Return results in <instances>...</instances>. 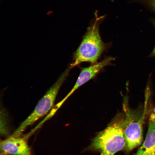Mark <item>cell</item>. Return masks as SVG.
Here are the masks:
<instances>
[{
  "mask_svg": "<svg viewBox=\"0 0 155 155\" xmlns=\"http://www.w3.org/2000/svg\"><path fill=\"white\" fill-rule=\"evenodd\" d=\"M154 113H155V109H154Z\"/></svg>",
  "mask_w": 155,
  "mask_h": 155,
  "instance_id": "cell-13",
  "label": "cell"
},
{
  "mask_svg": "<svg viewBox=\"0 0 155 155\" xmlns=\"http://www.w3.org/2000/svg\"><path fill=\"white\" fill-rule=\"evenodd\" d=\"M134 155H155V115L149 119L148 129L143 144Z\"/></svg>",
  "mask_w": 155,
  "mask_h": 155,
  "instance_id": "cell-7",
  "label": "cell"
},
{
  "mask_svg": "<svg viewBox=\"0 0 155 155\" xmlns=\"http://www.w3.org/2000/svg\"><path fill=\"white\" fill-rule=\"evenodd\" d=\"M153 23H154V26H155V21H154V22Z\"/></svg>",
  "mask_w": 155,
  "mask_h": 155,
  "instance_id": "cell-12",
  "label": "cell"
},
{
  "mask_svg": "<svg viewBox=\"0 0 155 155\" xmlns=\"http://www.w3.org/2000/svg\"><path fill=\"white\" fill-rule=\"evenodd\" d=\"M125 145L122 123H115L99 132L87 149L98 151L101 155H114Z\"/></svg>",
  "mask_w": 155,
  "mask_h": 155,
  "instance_id": "cell-2",
  "label": "cell"
},
{
  "mask_svg": "<svg viewBox=\"0 0 155 155\" xmlns=\"http://www.w3.org/2000/svg\"><path fill=\"white\" fill-rule=\"evenodd\" d=\"M105 17L98 16L97 11L95 12L94 19L74 54V61L70 67V69L82 62H96L105 49L99 32L100 24Z\"/></svg>",
  "mask_w": 155,
  "mask_h": 155,
  "instance_id": "cell-1",
  "label": "cell"
},
{
  "mask_svg": "<svg viewBox=\"0 0 155 155\" xmlns=\"http://www.w3.org/2000/svg\"><path fill=\"white\" fill-rule=\"evenodd\" d=\"M0 155H10V154L4 151H2Z\"/></svg>",
  "mask_w": 155,
  "mask_h": 155,
  "instance_id": "cell-10",
  "label": "cell"
},
{
  "mask_svg": "<svg viewBox=\"0 0 155 155\" xmlns=\"http://www.w3.org/2000/svg\"><path fill=\"white\" fill-rule=\"evenodd\" d=\"M152 55L153 56H155V46L152 54Z\"/></svg>",
  "mask_w": 155,
  "mask_h": 155,
  "instance_id": "cell-11",
  "label": "cell"
},
{
  "mask_svg": "<svg viewBox=\"0 0 155 155\" xmlns=\"http://www.w3.org/2000/svg\"><path fill=\"white\" fill-rule=\"evenodd\" d=\"M0 132L2 135H6L8 133V128L6 115L3 111L1 113Z\"/></svg>",
  "mask_w": 155,
  "mask_h": 155,
  "instance_id": "cell-8",
  "label": "cell"
},
{
  "mask_svg": "<svg viewBox=\"0 0 155 155\" xmlns=\"http://www.w3.org/2000/svg\"><path fill=\"white\" fill-rule=\"evenodd\" d=\"M126 117L122 123L126 149L130 151L139 146L143 138L144 115L139 117L129 109L125 110Z\"/></svg>",
  "mask_w": 155,
  "mask_h": 155,
  "instance_id": "cell-4",
  "label": "cell"
},
{
  "mask_svg": "<svg viewBox=\"0 0 155 155\" xmlns=\"http://www.w3.org/2000/svg\"><path fill=\"white\" fill-rule=\"evenodd\" d=\"M69 71V69L67 70L46 92L39 101L32 113L21 123L11 136L18 137L27 127L35 122L50 110L53 105L59 90Z\"/></svg>",
  "mask_w": 155,
  "mask_h": 155,
  "instance_id": "cell-3",
  "label": "cell"
},
{
  "mask_svg": "<svg viewBox=\"0 0 155 155\" xmlns=\"http://www.w3.org/2000/svg\"><path fill=\"white\" fill-rule=\"evenodd\" d=\"M2 151L15 155H30L28 146L24 138L11 136L0 143Z\"/></svg>",
  "mask_w": 155,
  "mask_h": 155,
  "instance_id": "cell-6",
  "label": "cell"
},
{
  "mask_svg": "<svg viewBox=\"0 0 155 155\" xmlns=\"http://www.w3.org/2000/svg\"><path fill=\"white\" fill-rule=\"evenodd\" d=\"M114 59L111 57H106L99 62H96L88 67L83 68L74 86L60 103L62 104L77 89L95 76L104 67L110 64Z\"/></svg>",
  "mask_w": 155,
  "mask_h": 155,
  "instance_id": "cell-5",
  "label": "cell"
},
{
  "mask_svg": "<svg viewBox=\"0 0 155 155\" xmlns=\"http://www.w3.org/2000/svg\"><path fill=\"white\" fill-rule=\"evenodd\" d=\"M148 2L150 5L155 11V0H148Z\"/></svg>",
  "mask_w": 155,
  "mask_h": 155,
  "instance_id": "cell-9",
  "label": "cell"
}]
</instances>
